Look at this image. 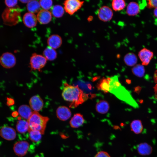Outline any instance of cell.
Returning <instances> with one entry per match:
<instances>
[{
    "mask_svg": "<svg viewBox=\"0 0 157 157\" xmlns=\"http://www.w3.org/2000/svg\"><path fill=\"white\" fill-rule=\"evenodd\" d=\"M62 96L65 101L69 102V107L74 108L82 104L88 98V94L85 93L78 86L64 84Z\"/></svg>",
    "mask_w": 157,
    "mask_h": 157,
    "instance_id": "6da1fadb",
    "label": "cell"
},
{
    "mask_svg": "<svg viewBox=\"0 0 157 157\" xmlns=\"http://www.w3.org/2000/svg\"><path fill=\"white\" fill-rule=\"evenodd\" d=\"M110 77L109 92L113 94L120 100L134 108L138 105L129 92L119 81L117 75Z\"/></svg>",
    "mask_w": 157,
    "mask_h": 157,
    "instance_id": "7a4b0ae2",
    "label": "cell"
},
{
    "mask_svg": "<svg viewBox=\"0 0 157 157\" xmlns=\"http://www.w3.org/2000/svg\"><path fill=\"white\" fill-rule=\"evenodd\" d=\"M49 119L47 117L43 116L38 112L34 111L27 120L28 130L37 131L43 135L44 132L47 124Z\"/></svg>",
    "mask_w": 157,
    "mask_h": 157,
    "instance_id": "3957f363",
    "label": "cell"
},
{
    "mask_svg": "<svg viewBox=\"0 0 157 157\" xmlns=\"http://www.w3.org/2000/svg\"><path fill=\"white\" fill-rule=\"evenodd\" d=\"M1 16L3 23L9 26L16 24L21 19L19 8L18 7L6 8L3 10Z\"/></svg>",
    "mask_w": 157,
    "mask_h": 157,
    "instance_id": "277c9868",
    "label": "cell"
},
{
    "mask_svg": "<svg viewBox=\"0 0 157 157\" xmlns=\"http://www.w3.org/2000/svg\"><path fill=\"white\" fill-rule=\"evenodd\" d=\"M84 2L79 0H67L64 3L65 12L70 15L74 14L83 5Z\"/></svg>",
    "mask_w": 157,
    "mask_h": 157,
    "instance_id": "5b68a950",
    "label": "cell"
},
{
    "mask_svg": "<svg viewBox=\"0 0 157 157\" xmlns=\"http://www.w3.org/2000/svg\"><path fill=\"white\" fill-rule=\"evenodd\" d=\"M47 60L44 56L36 53H33L31 57L30 62L31 69L40 71L45 65Z\"/></svg>",
    "mask_w": 157,
    "mask_h": 157,
    "instance_id": "8992f818",
    "label": "cell"
},
{
    "mask_svg": "<svg viewBox=\"0 0 157 157\" xmlns=\"http://www.w3.org/2000/svg\"><path fill=\"white\" fill-rule=\"evenodd\" d=\"M16 63V58L15 56L10 52H5L0 57V64L3 67L9 69L13 67Z\"/></svg>",
    "mask_w": 157,
    "mask_h": 157,
    "instance_id": "52a82bcc",
    "label": "cell"
},
{
    "mask_svg": "<svg viewBox=\"0 0 157 157\" xmlns=\"http://www.w3.org/2000/svg\"><path fill=\"white\" fill-rule=\"evenodd\" d=\"M113 15L112 9L106 6L100 7L97 12V15L99 19L105 22L110 21L113 17Z\"/></svg>",
    "mask_w": 157,
    "mask_h": 157,
    "instance_id": "ba28073f",
    "label": "cell"
},
{
    "mask_svg": "<svg viewBox=\"0 0 157 157\" xmlns=\"http://www.w3.org/2000/svg\"><path fill=\"white\" fill-rule=\"evenodd\" d=\"M29 144L27 141H18L14 144L13 150L16 155L19 157H22L26 154L29 149Z\"/></svg>",
    "mask_w": 157,
    "mask_h": 157,
    "instance_id": "9c48e42d",
    "label": "cell"
},
{
    "mask_svg": "<svg viewBox=\"0 0 157 157\" xmlns=\"http://www.w3.org/2000/svg\"><path fill=\"white\" fill-rule=\"evenodd\" d=\"M16 132L13 128L8 126H4L0 129V136L7 140H12L16 138Z\"/></svg>",
    "mask_w": 157,
    "mask_h": 157,
    "instance_id": "30bf717a",
    "label": "cell"
},
{
    "mask_svg": "<svg viewBox=\"0 0 157 157\" xmlns=\"http://www.w3.org/2000/svg\"><path fill=\"white\" fill-rule=\"evenodd\" d=\"M138 56L142 62V65L143 66L147 65L153 58L154 53L149 50L144 48L139 52Z\"/></svg>",
    "mask_w": 157,
    "mask_h": 157,
    "instance_id": "8fae6325",
    "label": "cell"
},
{
    "mask_svg": "<svg viewBox=\"0 0 157 157\" xmlns=\"http://www.w3.org/2000/svg\"><path fill=\"white\" fill-rule=\"evenodd\" d=\"M23 22L24 25L27 27L32 28L35 26L37 23V17L33 13H27L24 15Z\"/></svg>",
    "mask_w": 157,
    "mask_h": 157,
    "instance_id": "7c38bea8",
    "label": "cell"
},
{
    "mask_svg": "<svg viewBox=\"0 0 157 157\" xmlns=\"http://www.w3.org/2000/svg\"><path fill=\"white\" fill-rule=\"evenodd\" d=\"M29 104L31 108L34 111L38 112L41 110L43 106L42 99L39 95H35L30 99Z\"/></svg>",
    "mask_w": 157,
    "mask_h": 157,
    "instance_id": "4fadbf2b",
    "label": "cell"
},
{
    "mask_svg": "<svg viewBox=\"0 0 157 157\" xmlns=\"http://www.w3.org/2000/svg\"><path fill=\"white\" fill-rule=\"evenodd\" d=\"M56 114L58 118L62 121L67 120L71 115V111L65 106L59 107L56 110Z\"/></svg>",
    "mask_w": 157,
    "mask_h": 157,
    "instance_id": "5bb4252c",
    "label": "cell"
},
{
    "mask_svg": "<svg viewBox=\"0 0 157 157\" xmlns=\"http://www.w3.org/2000/svg\"><path fill=\"white\" fill-rule=\"evenodd\" d=\"M37 18L39 22L42 24H46L49 23L52 18L51 13L48 10H40L38 13Z\"/></svg>",
    "mask_w": 157,
    "mask_h": 157,
    "instance_id": "9a60e30c",
    "label": "cell"
},
{
    "mask_svg": "<svg viewBox=\"0 0 157 157\" xmlns=\"http://www.w3.org/2000/svg\"><path fill=\"white\" fill-rule=\"evenodd\" d=\"M85 122L83 115L79 113L75 114L69 121L70 126L73 128H78L82 126Z\"/></svg>",
    "mask_w": 157,
    "mask_h": 157,
    "instance_id": "2e32d148",
    "label": "cell"
},
{
    "mask_svg": "<svg viewBox=\"0 0 157 157\" xmlns=\"http://www.w3.org/2000/svg\"><path fill=\"white\" fill-rule=\"evenodd\" d=\"M47 42L49 47L54 49H56L61 46L62 44V40L59 35H53L48 38Z\"/></svg>",
    "mask_w": 157,
    "mask_h": 157,
    "instance_id": "e0dca14e",
    "label": "cell"
},
{
    "mask_svg": "<svg viewBox=\"0 0 157 157\" xmlns=\"http://www.w3.org/2000/svg\"><path fill=\"white\" fill-rule=\"evenodd\" d=\"M140 9L138 4L135 2H131L128 5L126 12L128 15L134 16L139 13Z\"/></svg>",
    "mask_w": 157,
    "mask_h": 157,
    "instance_id": "ac0fdd59",
    "label": "cell"
},
{
    "mask_svg": "<svg viewBox=\"0 0 157 157\" xmlns=\"http://www.w3.org/2000/svg\"><path fill=\"white\" fill-rule=\"evenodd\" d=\"M32 112L31 108L26 105H21L18 109V113L20 116L27 120L31 117Z\"/></svg>",
    "mask_w": 157,
    "mask_h": 157,
    "instance_id": "d6986e66",
    "label": "cell"
},
{
    "mask_svg": "<svg viewBox=\"0 0 157 157\" xmlns=\"http://www.w3.org/2000/svg\"><path fill=\"white\" fill-rule=\"evenodd\" d=\"M110 82V77L101 78L97 84V89L105 93L109 92Z\"/></svg>",
    "mask_w": 157,
    "mask_h": 157,
    "instance_id": "ffe728a7",
    "label": "cell"
},
{
    "mask_svg": "<svg viewBox=\"0 0 157 157\" xmlns=\"http://www.w3.org/2000/svg\"><path fill=\"white\" fill-rule=\"evenodd\" d=\"M16 125V129L17 132L21 133H25L29 129V125L27 121L22 119L19 117Z\"/></svg>",
    "mask_w": 157,
    "mask_h": 157,
    "instance_id": "44dd1931",
    "label": "cell"
},
{
    "mask_svg": "<svg viewBox=\"0 0 157 157\" xmlns=\"http://www.w3.org/2000/svg\"><path fill=\"white\" fill-rule=\"evenodd\" d=\"M109 108V104L105 100H101L97 102L96 106V109L99 113L104 114L108 111Z\"/></svg>",
    "mask_w": 157,
    "mask_h": 157,
    "instance_id": "7402d4cb",
    "label": "cell"
},
{
    "mask_svg": "<svg viewBox=\"0 0 157 157\" xmlns=\"http://www.w3.org/2000/svg\"><path fill=\"white\" fill-rule=\"evenodd\" d=\"M40 6L38 1L36 0H30L27 5V10L32 13L38 12L40 10Z\"/></svg>",
    "mask_w": 157,
    "mask_h": 157,
    "instance_id": "603a6c76",
    "label": "cell"
},
{
    "mask_svg": "<svg viewBox=\"0 0 157 157\" xmlns=\"http://www.w3.org/2000/svg\"><path fill=\"white\" fill-rule=\"evenodd\" d=\"M124 60L127 65L132 66L135 65L137 62V58L134 53H129L125 56Z\"/></svg>",
    "mask_w": 157,
    "mask_h": 157,
    "instance_id": "cb8c5ba5",
    "label": "cell"
},
{
    "mask_svg": "<svg viewBox=\"0 0 157 157\" xmlns=\"http://www.w3.org/2000/svg\"><path fill=\"white\" fill-rule=\"evenodd\" d=\"M43 54L47 60L50 61L55 60L57 56V53L55 49L49 47L44 49Z\"/></svg>",
    "mask_w": 157,
    "mask_h": 157,
    "instance_id": "d4e9b609",
    "label": "cell"
},
{
    "mask_svg": "<svg viewBox=\"0 0 157 157\" xmlns=\"http://www.w3.org/2000/svg\"><path fill=\"white\" fill-rule=\"evenodd\" d=\"M111 6L113 9L117 11L124 9L126 6V4L123 0H113L111 3Z\"/></svg>",
    "mask_w": 157,
    "mask_h": 157,
    "instance_id": "484cf974",
    "label": "cell"
},
{
    "mask_svg": "<svg viewBox=\"0 0 157 157\" xmlns=\"http://www.w3.org/2000/svg\"><path fill=\"white\" fill-rule=\"evenodd\" d=\"M130 127L131 130L136 134L141 133L143 129L141 122L139 120L133 121L131 124Z\"/></svg>",
    "mask_w": 157,
    "mask_h": 157,
    "instance_id": "4316f807",
    "label": "cell"
},
{
    "mask_svg": "<svg viewBox=\"0 0 157 157\" xmlns=\"http://www.w3.org/2000/svg\"><path fill=\"white\" fill-rule=\"evenodd\" d=\"M28 131L29 139L32 142H38L41 140L42 134L40 131L31 130H28Z\"/></svg>",
    "mask_w": 157,
    "mask_h": 157,
    "instance_id": "83f0119b",
    "label": "cell"
},
{
    "mask_svg": "<svg viewBox=\"0 0 157 157\" xmlns=\"http://www.w3.org/2000/svg\"><path fill=\"white\" fill-rule=\"evenodd\" d=\"M64 10L61 6L56 5L52 8L51 13L53 16L57 18L62 17L64 14Z\"/></svg>",
    "mask_w": 157,
    "mask_h": 157,
    "instance_id": "f1b7e54d",
    "label": "cell"
},
{
    "mask_svg": "<svg viewBox=\"0 0 157 157\" xmlns=\"http://www.w3.org/2000/svg\"><path fill=\"white\" fill-rule=\"evenodd\" d=\"M133 74L138 77H142L144 74L145 69L143 65L138 64L134 66L132 69Z\"/></svg>",
    "mask_w": 157,
    "mask_h": 157,
    "instance_id": "f546056e",
    "label": "cell"
},
{
    "mask_svg": "<svg viewBox=\"0 0 157 157\" xmlns=\"http://www.w3.org/2000/svg\"><path fill=\"white\" fill-rule=\"evenodd\" d=\"M39 2L40 6L44 10H46L49 9L53 4V1L51 0H41Z\"/></svg>",
    "mask_w": 157,
    "mask_h": 157,
    "instance_id": "4dcf8cb0",
    "label": "cell"
},
{
    "mask_svg": "<svg viewBox=\"0 0 157 157\" xmlns=\"http://www.w3.org/2000/svg\"><path fill=\"white\" fill-rule=\"evenodd\" d=\"M151 149L148 144H142L138 147V151L141 154L144 155L150 153Z\"/></svg>",
    "mask_w": 157,
    "mask_h": 157,
    "instance_id": "1f68e13d",
    "label": "cell"
},
{
    "mask_svg": "<svg viewBox=\"0 0 157 157\" xmlns=\"http://www.w3.org/2000/svg\"><path fill=\"white\" fill-rule=\"evenodd\" d=\"M18 1L16 0H6L5 1L4 3L8 8H13L15 7Z\"/></svg>",
    "mask_w": 157,
    "mask_h": 157,
    "instance_id": "d6a6232c",
    "label": "cell"
},
{
    "mask_svg": "<svg viewBox=\"0 0 157 157\" xmlns=\"http://www.w3.org/2000/svg\"><path fill=\"white\" fill-rule=\"evenodd\" d=\"M147 3V7L149 8H157V0H148Z\"/></svg>",
    "mask_w": 157,
    "mask_h": 157,
    "instance_id": "836d02e7",
    "label": "cell"
},
{
    "mask_svg": "<svg viewBox=\"0 0 157 157\" xmlns=\"http://www.w3.org/2000/svg\"><path fill=\"white\" fill-rule=\"evenodd\" d=\"M94 157H110V155L106 152L101 151L98 152Z\"/></svg>",
    "mask_w": 157,
    "mask_h": 157,
    "instance_id": "e575fe53",
    "label": "cell"
},
{
    "mask_svg": "<svg viewBox=\"0 0 157 157\" xmlns=\"http://www.w3.org/2000/svg\"><path fill=\"white\" fill-rule=\"evenodd\" d=\"M7 101V104L8 106L13 105L14 104V100L12 99L8 98Z\"/></svg>",
    "mask_w": 157,
    "mask_h": 157,
    "instance_id": "d590c367",
    "label": "cell"
},
{
    "mask_svg": "<svg viewBox=\"0 0 157 157\" xmlns=\"http://www.w3.org/2000/svg\"><path fill=\"white\" fill-rule=\"evenodd\" d=\"M153 15L155 21L157 22V8H154L153 11Z\"/></svg>",
    "mask_w": 157,
    "mask_h": 157,
    "instance_id": "8d00e7d4",
    "label": "cell"
},
{
    "mask_svg": "<svg viewBox=\"0 0 157 157\" xmlns=\"http://www.w3.org/2000/svg\"><path fill=\"white\" fill-rule=\"evenodd\" d=\"M154 96L155 99L157 100V84H156L154 87Z\"/></svg>",
    "mask_w": 157,
    "mask_h": 157,
    "instance_id": "74e56055",
    "label": "cell"
},
{
    "mask_svg": "<svg viewBox=\"0 0 157 157\" xmlns=\"http://www.w3.org/2000/svg\"><path fill=\"white\" fill-rule=\"evenodd\" d=\"M154 80L156 84H157V69L155 71L154 75Z\"/></svg>",
    "mask_w": 157,
    "mask_h": 157,
    "instance_id": "f35d334b",
    "label": "cell"
},
{
    "mask_svg": "<svg viewBox=\"0 0 157 157\" xmlns=\"http://www.w3.org/2000/svg\"><path fill=\"white\" fill-rule=\"evenodd\" d=\"M30 0H20L19 1L21 2L24 3H28Z\"/></svg>",
    "mask_w": 157,
    "mask_h": 157,
    "instance_id": "ab89813d",
    "label": "cell"
},
{
    "mask_svg": "<svg viewBox=\"0 0 157 157\" xmlns=\"http://www.w3.org/2000/svg\"><path fill=\"white\" fill-rule=\"evenodd\" d=\"M18 114V113L17 112H14L12 114L13 116L16 117L17 115Z\"/></svg>",
    "mask_w": 157,
    "mask_h": 157,
    "instance_id": "60d3db41",
    "label": "cell"
}]
</instances>
